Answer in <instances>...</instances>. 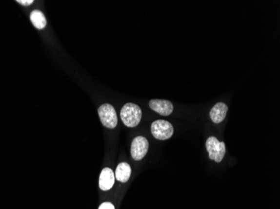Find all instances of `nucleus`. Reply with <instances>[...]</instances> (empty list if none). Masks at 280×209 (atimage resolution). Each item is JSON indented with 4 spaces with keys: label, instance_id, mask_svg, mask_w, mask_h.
I'll return each instance as SVG.
<instances>
[{
    "label": "nucleus",
    "instance_id": "1",
    "mask_svg": "<svg viewBox=\"0 0 280 209\" xmlns=\"http://www.w3.org/2000/svg\"><path fill=\"white\" fill-rule=\"evenodd\" d=\"M120 116L122 122L127 127H137L142 118V111L136 104L127 103L122 106Z\"/></svg>",
    "mask_w": 280,
    "mask_h": 209
},
{
    "label": "nucleus",
    "instance_id": "2",
    "mask_svg": "<svg viewBox=\"0 0 280 209\" xmlns=\"http://www.w3.org/2000/svg\"><path fill=\"white\" fill-rule=\"evenodd\" d=\"M206 147L210 159L218 163L222 161L226 153V146L224 142H219L215 136H211L206 140Z\"/></svg>",
    "mask_w": 280,
    "mask_h": 209
},
{
    "label": "nucleus",
    "instance_id": "3",
    "mask_svg": "<svg viewBox=\"0 0 280 209\" xmlns=\"http://www.w3.org/2000/svg\"><path fill=\"white\" fill-rule=\"evenodd\" d=\"M99 115L101 122L105 127L114 129L118 125V116L114 106L110 104H103L99 108Z\"/></svg>",
    "mask_w": 280,
    "mask_h": 209
},
{
    "label": "nucleus",
    "instance_id": "4",
    "mask_svg": "<svg viewBox=\"0 0 280 209\" xmlns=\"http://www.w3.org/2000/svg\"><path fill=\"white\" fill-rule=\"evenodd\" d=\"M151 133L155 138L164 141L170 139L173 135V126L169 121L157 120L151 125Z\"/></svg>",
    "mask_w": 280,
    "mask_h": 209
},
{
    "label": "nucleus",
    "instance_id": "5",
    "mask_svg": "<svg viewBox=\"0 0 280 209\" xmlns=\"http://www.w3.org/2000/svg\"><path fill=\"white\" fill-rule=\"evenodd\" d=\"M149 150V142L143 136H137L131 145V156L135 161H140L145 156Z\"/></svg>",
    "mask_w": 280,
    "mask_h": 209
},
{
    "label": "nucleus",
    "instance_id": "6",
    "mask_svg": "<svg viewBox=\"0 0 280 209\" xmlns=\"http://www.w3.org/2000/svg\"><path fill=\"white\" fill-rule=\"evenodd\" d=\"M149 105L151 110L161 115L167 116L173 112V104L171 103L170 100L154 99L149 101Z\"/></svg>",
    "mask_w": 280,
    "mask_h": 209
},
{
    "label": "nucleus",
    "instance_id": "7",
    "mask_svg": "<svg viewBox=\"0 0 280 209\" xmlns=\"http://www.w3.org/2000/svg\"><path fill=\"white\" fill-rule=\"evenodd\" d=\"M115 183L114 171L110 168H106L101 171L99 177V188L102 191L110 190Z\"/></svg>",
    "mask_w": 280,
    "mask_h": 209
},
{
    "label": "nucleus",
    "instance_id": "8",
    "mask_svg": "<svg viewBox=\"0 0 280 209\" xmlns=\"http://www.w3.org/2000/svg\"><path fill=\"white\" fill-rule=\"evenodd\" d=\"M227 111H228V107L223 102H218L216 104L210 112V116H211L212 121L216 124L220 123L227 116Z\"/></svg>",
    "mask_w": 280,
    "mask_h": 209
},
{
    "label": "nucleus",
    "instance_id": "9",
    "mask_svg": "<svg viewBox=\"0 0 280 209\" xmlns=\"http://www.w3.org/2000/svg\"><path fill=\"white\" fill-rule=\"evenodd\" d=\"M131 175V168L126 162L120 163L117 167L115 177L117 180H119L121 183H127Z\"/></svg>",
    "mask_w": 280,
    "mask_h": 209
},
{
    "label": "nucleus",
    "instance_id": "10",
    "mask_svg": "<svg viewBox=\"0 0 280 209\" xmlns=\"http://www.w3.org/2000/svg\"><path fill=\"white\" fill-rule=\"evenodd\" d=\"M30 20L32 22L34 26L38 30H42L46 25V19H45L44 14L40 10H33L30 14Z\"/></svg>",
    "mask_w": 280,
    "mask_h": 209
},
{
    "label": "nucleus",
    "instance_id": "11",
    "mask_svg": "<svg viewBox=\"0 0 280 209\" xmlns=\"http://www.w3.org/2000/svg\"><path fill=\"white\" fill-rule=\"evenodd\" d=\"M99 209H115L114 205L111 203H103L100 205Z\"/></svg>",
    "mask_w": 280,
    "mask_h": 209
},
{
    "label": "nucleus",
    "instance_id": "12",
    "mask_svg": "<svg viewBox=\"0 0 280 209\" xmlns=\"http://www.w3.org/2000/svg\"><path fill=\"white\" fill-rule=\"evenodd\" d=\"M17 3H20L21 5L28 6L34 3L33 0H17Z\"/></svg>",
    "mask_w": 280,
    "mask_h": 209
}]
</instances>
